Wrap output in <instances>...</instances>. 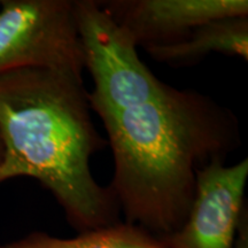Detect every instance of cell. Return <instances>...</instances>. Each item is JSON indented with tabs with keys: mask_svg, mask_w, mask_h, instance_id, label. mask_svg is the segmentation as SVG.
Returning a JSON list of instances; mask_svg holds the SVG:
<instances>
[{
	"mask_svg": "<svg viewBox=\"0 0 248 248\" xmlns=\"http://www.w3.org/2000/svg\"><path fill=\"white\" fill-rule=\"evenodd\" d=\"M95 113L113 153L108 186L124 222L159 238L185 223L198 170L214 160L224 162L240 144L232 111L195 90L166 84L153 73L125 100Z\"/></svg>",
	"mask_w": 248,
	"mask_h": 248,
	"instance_id": "6da1fadb",
	"label": "cell"
},
{
	"mask_svg": "<svg viewBox=\"0 0 248 248\" xmlns=\"http://www.w3.org/2000/svg\"><path fill=\"white\" fill-rule=\"evenodd\" d=\"M0 184L39 182L78 233L121 222L109 186L93 177L92 155L105 147L91 117L83 80L45 69L0 75Z\"/></svg>",
	"mask_w": 248,
	"mask_h": 248,
	"instance_id": "7a4b0ae2",
	"label": "cell"
},
{
	"mask_svg": "<svg viewBox=\"0 0 248 248\" xmlns=\"http://www.w3.org/2000/svg\"><path fill=\"white\" fill-rule=\"evenodd\" d=\"M45 69L83 80L85 54L70 0L0 1V75Z\"/></svg>",
	"mask_w": 248,
	"mask_h": 248,
	"instance_id": "3957f363",
	"label": "cell"
},
{
	"mask_svg": "<svg viewBox=\"0 0 248 248\" xmlns=\"http://www.w3.org/2000/svg\"><path fill=\"white\" fill-rule=\"evenodd\" d=\"M247 178V159L233 166L214 160L198 170L187 218L178 231L161 239L169 248H233Z\"/></svg>",
	"mask_w": 248,
	"mask_h": 248,
	"instance_id": "277c9868",
	"label": "cell"
},
{
	"mask_svg": "<svg viewBox=\"0 0 248 248\" xmlns=\"http://www.w3.org/2000/svg\"><path fill=\"white\" fill-rule=\"evenodd\" d=\"M137 47L185 38L201 24L248 16L247 0H113L99 1Z\"/></svg>",
	"mask_w": 248,
	"mask_h": 248,
	"instance_id": "5b68a950",
	"label": "cell"
},
{
	"mask_svg": "<svg viewBox=\"0 0 248 248\" xmlns=\"http://www.w3.org/2000/svg\"><path fill=\"white\" fill-rule=\"evenodd\" d=\"M150 57L169 66H190L212 53L248 59V16L209 21L192 30L185 38L145 47Z\"/></svg>",
	"mask_w": 248,
	"mask_h": 248,
	"instance_id": "8992f818",
	"label": "cell"
},
{
	"mask_svg": "<svg viewBox=\"0 0 248 248\" xmlns=\"http://www.w3.org/2000/svg\"><path fill=\"white\" fill-rule=\"evenodd\" d=\"M0 248H169L163 239L140 226L121 221L116 224L80 232L74 238L53 237L31 232L21 239L0 245Z\"/></svg>",
	"mask_w": 248,
	"mask_h": 248,
	"instance_id": "52a82bcc",
	"label": "cell"
},
{
	"mask_svg": "<svg viewBox=\"0 0 248 248\" xmlns=\"http://www.w3.org/2000/svg\"><path fill=\"white\" fill-rule=\"evenodd\" d=\"M233 248H248V209L246 203L244 204L238 219Z\"/></svg>",
	"mask_w": 248,
	"mask_h": 248,
	"instance_id": "ba28073f",
	"label": "cell"
},
{
	"mask_svg": "<svg viewBox=\"0 0 248 248\" xmlns=\"http://www.w3.org/2000/svg\"><path fill=\"white\" fill-rule=\"evenodd\" d=\"M2 153H4V147H2V141L1 138H0V163H1L2 160Z\"/></svg>",
	"mask_w": 248,
	"mask_h": 248,
	"instance_id": "9c48e42d",
	"label": "cell"
}]
</instances>
